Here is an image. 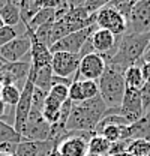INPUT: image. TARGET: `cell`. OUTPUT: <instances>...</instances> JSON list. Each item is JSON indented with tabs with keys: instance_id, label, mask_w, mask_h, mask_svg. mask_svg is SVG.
<instances>
[{
	"instance_id": "obj_1",
	"label": "cell",
	"mask_w": 150,
	"mask_h": 156,
	"mask_svg": "<svg viewBox=\"0 0 150 156\" xmlns=\"http://www.w3.org/2000/svg\"><path fill=\"white\" fill-rule=\"evenodd\" d=\"M105 110L107 105L101 96L83 101L80 104H74L72 111L65 125L66 132H81V131L93 132L99 120L104 117Z\"/></svg>"
},
{
	"instance_id": "obj_2",
	"label": "cell",
	"mask_w": 150,
	"mask_h": 156,
	"mask_svg": "<svg viewBox=\"0 0 150 156\" xmlns=\"http://www.w3.org/2000/svg\"><path fill=\"white\" fill-rule=\"evenodd\" d=\"M149 41L150 33L123 35L119 47H117L116 54L107 62V65H112L123 72L134 65L140 66L141 58L149 48Z\"/></svg>"
},
{
	"instance_id": "obj_3",
	"label": "cell",
	"mask_w": 150,
	"mask_h": 156,
	"mask_svg": "<svg viewBox=\"0 0 150 156\" xmlns=\"http://www.w3.org/2000/svg\"><path fill=\"white\" fill-rule=\"evenodd\" d=\"M99 96L105 102L107 108H116L122 105L123 95L126 90L123 71L117 69L112 65H107L104 74L98 80Z\"/></svg>"
},
{
	"instance_id": "obj_4",
	"label": "cell",
	"mask_w": 150,
	"mask_h": 156,
	"mask_svg": "<svg viewBox=\"0 0 150 156\" xmlns=\"http://www.w3.org/2000/svg\"><path fill=\"white\" fill-rule=\"evenodd\" d=\"M95 132L81 131V132H65L63 140L57 144L60 156H86L89 153V141Z\"/></svg>"
},
{
	"instance_id": "obj_5",
	"label": "cell",
	"mask_w": 150,
	"mask_h": 156,
	"mask_svg": "<svg viewBox=\"0 0 150 156\" xmlns=\"http://www.w3.org/2000/svg\"><path fill=\"white\" fill-rule=\"evenodd\" d=\"M33 89H35V74H33V68L30 69V74L24 83V87L21 89V95H20L18 104L15 105V122H14V128L20 135L23 134V129L26 126L29 113L32 110V95H33Z\"/></svg>"
},
{
	"instance_id": "obj_6",
	"label": "cell",
	"mask_w": 150,
	"mask_h": 156,
	"mask_svg": "<svg viewBox=\"0 0 150 156\" xmlns=\"http://www.w3.org/2000/svg\"><path fill=\"white\" fill-rule=\"evenodd\" d=\"M150 33V2L141 0L131 11L129 18L126 20L125 35H141Z\"/></svg>"
},
{
	"instance_id": "obj_7",
	"label": "cell",
	"mask_w": 150,
	"mask_h": 156,
	"mask_svg": "<svg viewBox=\"0 0 150 156\" xmlns=\"http://www.w3.org/2000/svg\"><path fill=\"white\" fill-rule=\"evenodd\" d=\"M98 29V26H90V27H86L83 30H78L74 32L68 36H65L63 39L54 42L51 47H50V53L54 54V53H69V54H78L81 47L84 45V42L90 38L95 33V30Z\"/></svg>"
},
{
	"instance_id": "obj_8",
	"label": "cell",
	"mask_w": 150,
	"mask_h": 156,
	"mask_svg": "<svg viewBox=\"0 0 150 156\" xmlns=\"http://www.w3.org/2000/svg\"><path fill=\"white\" fill-rule=\"evenodd\" d=\"M50 132H51V125L44 119L41 111L32 108L21 136L30 141H47L50 138Z\"/></svg>"
},
{
	"instance_id": "obj_9",
	"label": "cell",
	"mask_w": 150,
	"mask_h": 156,
	"mask_svg": "<svg viewBox=\"0 0 150 156\" xmlns=\"http://www.w3.org/2000/svg\"><path fill=\"white\" fill-rule=\"evenodd\" d=\"M30 48H32V39H30L29 32L26 30L14 41H11L9 44H6L0 48V58L5 63L20 62L30 53Z\"/></svg>"
},
{
	"instance_id": "obj_10",
	"label": "cell",
	"mask_w": 150,
	"mask_h": 156,
	"mask_svg": "<svg viewBox=\"0 0 150 156\" xmlns=\"http://www.w3.org/2000/svg\"><path fill=\"white\" fill-rule=\"evenodd\" d=\"M105 66H107V63L101 54H98V53L89 54L80 60V66H78L77 74L74 75V81H83V80L98 81L101 75L104 74Z\"/></svg>"
},
{
	"instance_id": "obj_11",
	"label": "cell",
	"mask_w": 150,
	"mask_h": 156,
	"mask_svg": "<svg viewBox=\"0 0 150 156\" xmlns=\"http://www.w3.org/2000/svg\"><path fill=\"white\" fill-rule=\"evenodd\" d=\"M96 26L98 29L111 32L116 36H122L126 32V20L110 6H104L96 12Z\"/></svg>"
},
{
	"instance_id": "obj_12",
	"label": "cell",
	"mask_w": 150,
	"mask_h": 156,
	"mask_svg": "<svg viewBox=\"0 0 150 156\" xmlns=\"http://www.w3.org/2000/svg\"><path fill=\"white\" fill-rule=\"evenodd\" d=\"M120 116L125 117L129 122V125L138 122L144 116L140 90H134V89H126L125 90L123 101H122V105H120Z\"/></svg>"
},
{
	"instance_id": "obj_13",
	"label": "cell",
	"mask_w": 150,
	"mask_h": 156,
	"mask_svg": "<svg viewBox=\"0 0 150 156\" xmlns=\"http://www.w3.org/2000/svg\"><path fill=\"white\" fill-rule=\"evenodd\" d=\"M30 69H32V60H20V62H14V63H5L2 66V71L5 74V86L14 84L21 90L30 74Z\"/></svg>"
},
{
	"instance_id": "obj_14",
	"label": "cell",
	"mask_w": 150,
	"mask_h": 156,
	"mask_svg": "<svg viewBox=\"0 0 150 156\" xmlns=\"http://www.w3.org/2000/svg\"><path fill=\"white\" fill-rule=\"evenodd\" d=\"M81 57L78 54H69V53H54L51 57V69L53 74L57 77L74 78L78 71Z\"/></svg>"
},
{
	"instance_id": "obj_15",
	"label": "cell",
	"mask_w": 150,
	"mask_h": 156,
	"mask_svg": "<svg viewBox=\"0 0 150 156\" xmlns=\"http://www.w3.org/2000/svg\"><path fill=\"white\" fill-rule=\"evenodd\" d=\"M30 35L32 39V48H30V56H32V68H42V66H47V65H51V57L53 54L50 53V48L45 47L44 44H41L35 36H33V32L26 29Z\"/></svg>"
},
{
	"instance_id": "obj_16",
	"label": "cell",
	"mask_w": 150,
	"mask_h": 156,
	"mask_svg": "<svg viewBox=\"0 0 150 156\" xmlns=\"http://www.w3.org/2000/svg\"><path fill=\"white\" fill-rule=\"evenodd\" d=\"M128 138L150 141V110L147 113H144V116L138 122L128 126Z\"/></svg>"
},
{
	"instance_id": "obj_17",
	"label": "cell",
	"mask_w": 150,
	"mask_h": 156,
	"mask_svg": "<svg viewBox=\"0 0 150 156\" xmlns=\"http://www.w3.org/2000/svg\"><path fill=\"white\" fill-rule=\"evenodd\" d=\"M0 20L3 21L5 26L9 27H17L18 24H21L23 20L18 3H6L0 6Z\"/></svg>"
},
{
	"instance_id": "obj_18",
	"label": "cell",
	"mask_w": 150,
	"mask_h": 156,
	"mask_svg": "<svg viewBox=\"0 0 150 156\" xmlns=\"http://www.w3.org/2000/svg\"><path fill=\"white\" fill-rule=\"evenodd\" d=\"M47 23H56V9H51V8L39 9L36 14L30 18V21L27 24H24V27L32 30V32H35L39 26L47 24Z\"/></svg>"
},
{
	"instance_id": "obj_19",
	"label": "cell",
	"mask_w": 150,
	"mask_h": 156,
	"mask_svg": "<svg viewBox=\"0 0 150 156\" xmlns=\"http://www.w3.org/2000/svg\"><path fill=\"white\" fill-rule=\"evenodd\" d=\"M33 74H35V87L44 90V92H48L51 89V80H53V69H51V65H47V66H42V68H33Z\"/></svg>"
},
{
	"instance_id": "obj_20",
	"label": "cell",
	"mask_w": 150,
	"mask_h": 156,
	"mask_svg": "<svg viewBox=\"0 0 150 156\" xmlns=\"http://www.w3.org/2000/svg\"><path fill=\"white\" fill-rule=\"evenodd\" d=\"M123 78H125V86L126 89H134V90H140L144 86V80H143V74L140 66L134 65L131 68H128L123 72Z\"/></svg>"
},
{
	"instance_id": "obj_21",
	"label": "cell",
	"mask_w": 150,
	"mask_h": 156,
	"mask_svg": "<svg viewBox=\"0 0 150 156\" xmlns=\"http://www.w3.org/2000/svg\"><path fill=\"white\" fill-rule=\"evenodd\" d=\"M111 143H108L102 135H93L89 141V153L96 156H107Z\"/></svg>"
},
{
	"instance_id": "obj_22",
	"label": "cell",
	"mask_w": 150,
	"mask_h": 156,
	"mask_svg": "<svg viewBox=\"0 0 150 156\" xmlns=\"http://www.w3.org/2000/svg\"><path fill=\"white\" fill-rule=\"evenodd\" d=\"M20 95H21V90L14 84L3 86L2 90H0V99L9 107H15L18 104Z\"/></svg>"
},
{
	"instance_id": "obj_23",
	"label": "cell",
	"mask_w": 150,
	"mask_h": 156,
	"mask_svg": "<svg viewBox=\"0 0 150 156\" xmlns=\"http://www.w3.org/2000/svg\"><path fill=\"white\" fill-rule=\"evenodd\" d=\"M24 138L15 131L12 125H8L0 120V143H21Z\"/></svg>"
},
{
	"instance_id": "obj_24",
	"label": "cell",
	"mask_w": 150,
	"mask_h": 156,
	"mask_svg": "<svg viewBox=\"0 0 150 156\" xmlns=\"http://www.w3.org/2000/svg\"><path fill=\"white\" fill-rule=\"evenodd\" d=\"M150 152V141L146 140H131L128 146V153L131 156H147Z\"/></svg>"
},
{
	"instance_id": "obj_25",
	"label": "cell",
	"mask_w": 150,
	"mask_h": 156,
	"mask_svg": "<svg viewBox=\"0 0 150 156\" xmlns=\"http://www.w3.org/2000/svg\"><path fill=\"white\" fill-rule=\"evenodd\" d=\"M53 24L54 23H47V24H42L39 26L36 30L33 32V36L41 42L44 44L45 47H51V30H53Z\"/></svg>"
},
{
	"instance_id": "obj_26",
	"label": "cell",
	"mask_w": 150,
	"mask_h": 156,
	"mask_svg": "<svg viewBox=\"0 0 150 156\" xmlns=\"http://www.w3.org/2000/svg\"><path fill=\"white\" fill-rule=\"evenodd\" d=\"M81 92H83V99L89 101L93 98L99 96V86L98 81L93 80H83L81 81Z\"/></svg>"
},
{
	"instance_id": "obj_27",
	"label": "cell",
	"mask_w": 150,
	"mask_h": 156,
	"mask_svg": "<svg viewBox=\"0 0 150 156\" xmlns=\"http://www.w3.org/2000/svg\"><path fill=\"white\" fill-rule=\"evenodd\" d=\"M48 96L53 98L59 104H63V102H66L69 99V87L62 86V84H54L48 90Z\"/></svg>"
},
{
	"instance_id": "obj_28",
	"label": "cell",
	"mask_w": 150,
	"mask_h": 156,
	"mask_svg": "<svg viewBox=\"0 0 150 156\" xmlns=\"http://www.w3.org/2000/svg\"><path fill=\"white\" fill-rule=\"evenodd\" d=\"M24 33V32H23ZM20 36L18 30H17V27H9V26H3L2 29H0V48L3 47V45H6V44H9L11 41H14V39Z\"/></svg>"
},
{
	"instance_id": "obj_29",
	"label": "cell",
	"mask_w": 150,
	"mask_h": 156,
	"mask_svg": "<svg viewBox=\"0 0 150 156\" xmlns=\"http://www.w3.org/2000/svg\"><path fill=\"white\" fill-rule=\"evenodd\" d=\"M47 96H48V92H44V90L35 87V89H33V95H32V108L42 113V108H44V105H45Z\"/></svg>"
},
{
	"instance_id": "obj_30",
	"label": "cell",
	"mask_w": 150,
	"mask_h": 156,
	"mask_svg": "<svg viewBox=\"0 0 150 156\" xmlns=\"http://www.w3.org/2000/svg\"><path fill=\"white\" fill-rule=\"evenodd\" d=\"M69 101H72L74 104L83 102V92H81V81H72V84L69 86Z\"/></svg>"
},
{
	"instance_id": "obj_31",
	"label": "cell",
	"mask_w": 150,
	"mask_h": 156,
	"mask_svg": "<svg viewBox=\"0 0 150 156\" xmlns=\"http://www.w3.org/2000/svg\"><path fill=\"white\" fill-rule=\"evenodd\" d=\"M131 140H119L116 143H112L110 146V152L108 155L110 156H114V155H119V153H125L128 152V146H129Z\"/></svg>"
},
{
	"instance_id": "obj_32",
	"label": "cell",
	"mask_w": 150,
	"mask_h": 156,
	"mask_svg": "<svg viewBox=\"0 0 150 156\" xmlns=\"http://www.w3.org/2000/svg\"><path fill=\"white\" fill-rule=\"evenodd\" d=\"M111 2L112 0H86L84 8L87 9V12L95 14V12H98L99 9H102L104 6H107V5L111 3Z\"/></svg>"
},
{
	"instance_id": "obj_33",
	"label": "cell",
	"mask_w": 150,
	"mask_h": 156,
	"mask_svg": "<svg viewBox=\"0 0 150 156\" xmlns=\"http://www.w3.org/2000/svg\"><path fill=\"white\" fill-rule=\"evenodd\" d=\"M140 96L143 102V110L147 113L150 110V83H144V86L140 89Z\"/></svg>"
},
{
	"instance_id": "obj_34",
	"label": "cell",
	"mask_w": 150,
	"mask_h": 156,
	"mask_svg": "<svg viewBox=\"0 0 150 156\" xmlns=\"http://www.w3.org/2000/svg\"><path fill=\"white\" fill-rule=\"evenodd\" d=\"M18 143H0V155H14L17 152Z\"/></svg>"
},
{
	"instance_id": "obj_35",
	"label": "cell",
	"mask_w": 150,
	"mask_h": 156,
	"mask_svg": "<svg viewBox=\"0 0 150 156\" xmlns=\"http://www.w3.org/2000/svg\"><path fill=\"white\" fill-rule=\"evenodd\" d=\"M140 69H141V74H143V80L144 83H150V62H143L140 63Z\"/></svg>"
},
{
	"instance_id": "obj_36",
	"label": "cell",
	"mask_w": 150,
	"mask_h": 156,
	"mask_svg": "<svg viewBox=\"0 0 150 156\" xmlns=\"http://www.w3.org/2000/svg\"><path fill=\"white\" fill-rule=\"evenodd\" d=\"M66 3H68L69 9H74V8H81V6H84L86 0H66Z\"/></svg>"
},
{
	"instance_id": "obj_37",
	"label": "cell",
	"mask_w": 150,
	"mask_h": 156,
	"mask_svg": "<svg viewBox=\"0 0 150 156\" xmlns=\"http://www.w3.org/2000/svg\"><path fill=\"white\" fill-rule=\"evenodd\" d=\"M5 110H6V104L0 99V119L3 117V114H5Z\"/></svg>"
},
{
	"instance_id": "obj_38",
	"label": "cell",
	"mask_w": 150,
	"mask_h": 156,
	"mask_svg": "<svg viewBox=\"0 0 150 156\" xmlns=\"http://www.w3.org/2000/svg\"><path fill=\"white\" fill-rule=\"evenodd\" d=\"M141 60H143V62H150V48H147V51L144 53V56H143Z\"/></svg>"
},
{
	"instance_id": "obj_39",
	"label": "cell",
	"mask_w": 150,
	"mask_h": 156,
	"mask_svg": "<svg viewBox=\"0 0 150 156\" xmlns=\"http://www.w3.org/2000/svg\"><path fill=\"white\" fill-rule=\"evenodd\" d=\"M5 86V74H3V71H2V68H0V89Z\"/></svg>"
},
{
	"instance_id": "obj_40",
	"label": "cell",
	"mask_w": 150,
	"mask_h": 156,
	"mask_svg": "<svg viewBox=\"0 0 150 156\" xmlns=\"http://www.w3.org/2000/svg\"><path fill=\"white\" fill-rule=\"evenodd\" d=\"M48 156H60V153H59V150H57V147H56V146L53 147V150L50 152V155H48Z\"/></svg>"
},
{
	"instance_id": "obj_41",
	"label": "cell",
	"mask_w": 150,
	"mask_h": 156,
	"mask_svg": "<svg viewBox=\"0 0 150 156\" xmlns=\"http://www.w3.org/2000/svg\"><path fill=\"white\" fill-rule=\"evenodd\" d=\"M114 156H131L128 152H125V153H119V155H114Z\"/></svg>"
},
{
	"instance_id": "obj_42",
	"label": "cell",
	"mask_w": 150,
	"mask_h": 156,
	"mask_svg": "<svg viewBox=\"0 0 150 156\" xmlns=\"http://www.w3.org/2000/svg\"><path fill=\"white\" fill-rule=\"evenodd\" d=\"M3 65H5V62H3V60H2V58H0V68H2V66H3Z\"/></svg>"
},
{
	"instance_id": "obj_43",
	"label": "cell",
	"mask_w": 150,
	"mask_h": 156,
	"mask_svg": "<svg viewBox=\"0 0 150 156\" xmlns=\"http://www.w3.org/2000/svg\"><path fill=\"white\" fill-rule=\"evenodd\" d=\"M3 26H5V24H3V21H2V20H0V29H2V27H3Z\"/></svg>"
},
{
	"instance_id": "obj_44",
	"label": "cell",
	"mask_w": 150,
	"mask_h": 156,
	"mask_svg": "<svg viewBox=\"0 0 150 156\" xmlns=\"http://www.w3.org/2000/svg\"><path fill=\"white\" fill-rule=\"evenodd\" d=\"M86 156H96V155H92V153H87V155Z\"/></svg>"
},
{
	"instance_id": "obj_45",
	"label": "cell",
	"mask_w": 150,
	"mask_h": 156,
	"mask_svg": "<svg viewBox=\"0 0 150 156\" xmlns=\"http://www.w3.org/2000/svg\"><path fill=\"white\" fill-rule=\"evenodd\" d=\"M0 156H14V155H0Z\"/></svg>"
},
{
	"instance_id": "obj_46",
	"label": "cell",
	"mask_w": 150,
	"mask_h": 156,
	"mask_svg": "<svg viewBox=\"0 0 150 156\" xmlns=\"http://www.w3.org/2000/svg\"><path fill=\"white\" fill-rule=\"evenodd\" d=\"M149 48H150V41H149Z\"/></svg>"
},
{
	"instance_id": "obj_47",
	"label": "cell",
	"mask_w": 150,
	"mask_h": 156,
	"mask_svg": "<svg viewBox=\"0 0 150 156\" xmlns=\"http://www.w3.org/2000/svg\"><path fill=\"white\" fill-rule=\"evenodd\" d=\"M147 156H150V152H149V155H147Z\"/></svg>"
},
{
	"instance_id": "obj_48",
	"label": "cell",
	"mask_w": 150,
	"mask_h": 156,
	"mask_svg": "<svg viewBox=\"0 0 150 156\" xmlns=\"http://www.w3.org/2000/svg\"><path fill=\"white\" fill-rule=\"evenodd\" d=\"M107 156H110V155H107Z\"/></svg>"
},
{
	"instance_id": "obj_49",
	"label": "cell",
	"mask_w": 150,
	"mask_h": 156,
	"mask_svg": "<svg viewBox=\"0 0 150 156\" xmlns=\"http://www.w3.org/2000/svg\"><path fill=\"white\" fill-rule=\"evenodd\" d=\"M0 90H2V89H0Z\"/></svg>"
},
{
	"instance_id": "obj_50",
	"label": "cell",
	"mask_w": 150,
	"mask_h": 156,
	"mask_svg": "<svg viewBox=\"0 0 150 156\" xmlns=\"http://www.w3.org/2000/svg\"><path fill=\"white\" fill-rule=\"evenodd\" d=\"M149 2H150V0H149Z\"/></svg>"
}]
</instances>
